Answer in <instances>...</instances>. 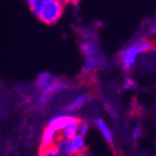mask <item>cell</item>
<instances>
[{
    "mask_svg": "<svg viewBox=\"0 0 156 156\" xmlns=\"http://www.w3.org/2000/svg\"><path fill=\"white\" fill-rule=\"evenodd\" d=\"M59 138H60L59 133L54 131L52 129H50L49 127H46L44 130H43L42 135H41L39 152L54 148V146H55V144L57 143V141Z\"/></svg>",
    "mask_w": 156,
    "mask_h": 156,
    "instance_id": "4",
    "label": "cell"
},
{
    "mask_svg": "<svg viewBox=\"0 0 156 156\" xmlns=\"http://www.w3.org/2000/svg\"><path fill=\"white\" fill-rule=\"evenodd\" d=\"M55 79H56L55 76H52V74H50L49 72H46V71L41 72L37 76L36 81H35V86H36V89L39 92H42L46 89L47 86L50 85Z\"/></svg>",
    "mask_w": 156,
    "mask_h": 156,
    "instance_id": "10",
    "label": "cell"
},
{
    "mask_svg": "<svg viewBox=\"0 0 156 156\" xmlns=\"http://www.w3.org/2000/svg\"><path fill=\"white\" fill-rule=\"evenodd\" d=\"M92 96L90 94H86V93H83V94H80L78 96H76L72 101L65 107V114L67 115H73L74 112H76L78 110H80L82 107L85 106L90 101H91Z\"/></svg>",
    "mask_w": 156,
    "mask_h": 156,
    "instance_id": "5",
    "label": "cell"
},
{
    "mask_svg": "<svg viewBox=\"0 0 156 156\" xmlns=\"http://www.w3.org/2000/svg\"><path fill=\"white\" fill-rule=\"evenodd\" d=\"M69 150H70V153L73 156L80 155L82 153H85L86 152V141L85 136L81 134L74 135L72 139L69 140Z\"/></svg>",
    "mask_w": 156,
    "mask_h": 156,
    "instance_id": "7",
    "label": "cell"
},
{
    "mask_svg": "<svg viewBox=\"0 0 156 156\" xmlns=\"http://www.w3.org/2000/svg\"><path fill=\"white\" fill-rule=\"evenodd\" d=\"M143 37L135 39L134 42L131 43L130 45H128L127 47H125L119 54V62L120 66L122 68V70L129 71L131 70V68L135 65L136 60H138L139 56L141 55V43H142Z\"/></svg>",
    "mask_w": 156,
    "mask_h": 156,
    "instance_id": "2",
    "label": "cell"
},
{
    "mask_svg": "<svg viewBox=\"0 0 156 156\" xmlns=\"http://www.w3.org/2000/svg\"><path fill=\"white\" fill-rule=\"evenodd\" d=\"M156 44L154 41L152 39H148V38H144L142 39V43H141V47H140V50H141V54H145V52H150L152 50L155 49Z\"/></svg>",
    "mask_w": 156,
    "mask_h": 156,
    "instance_id": "14",
    "label": "cell"
},
{
    "mask_svg": "<svg viewBox=\"0 0 156 156\" xmlns=\"http://www.w3.org/2000/svg\"><path fill=\"white\" fill-rule=\"evenodd\" d=\"M68 83H66L65 81L60 80V79H55L52 81V83L50 85H48L44 91L41 92L38 99H37V104L39 107H46L49 104L51 97L55 95L56 93L60 91H63L65 89L68 87Z\"/></svg>",
    "mask_w": 156,
    "mask_h": 156,
    "instance_id": "3",
    "label": "cell"
},
{
    "mask_svg": "<svg viewBox=\"0 0 156 156\" xmlns=\"http://www.w3.org/2000/svg\"><path fill=\"white\" fill-rule=\"evenodd\" d=\"M54 148L56 151V156H73L69 150V140L68 139L60 136Z\"/></svg>",
    "mask_w": 156,
    "mask_h": 156,
    "instance_id": "11",
    "label": "cell"
},
{
    "mask_svg": "<svg viewBox=\"0 0 156 156\" xmlns=\"http://www.w3.org/2000/svg\"><path fill=\"white\" fill-rule=\"evenodd\" d=\"M26 3H27V7L30 8L31 12L35 16H37L39 9H41V5H42V0H27Z\"/></svg>",
    "mask_w": 156,
    "mask_h": 156,
    "instance_id": "16",
    "label": "cell"
},
{
    "mask_svg": "<svg viewBox=\"0 0 156 156\" xmlns=\"http://www.w3.org/2000/svg\"><path fill=\"white\" fill-rule=\"evenodd\" d=\"M38 156H56L55 148H50V150H46V151H41Z\"/></svg>",
    "mask_w": 156,
    "mask_h": 156,
    "instance_id": "18",
    "label": "cell"
},
{
    "mask_svg": "<svg viewBox=\"0 0 156 156\" xmlns=\"http://www.w3.org/2000/svg\"><path fill=\"white\" fill-rule=\"evenodd\" d=\"M143 135V127L140 122H136L132 127V130H131V138L133 141H139Z\"/></svg>",
    "mask_w": 156,
    "mask_h": 156,
    "instance_id": "15",
    "label": "cell"
},
{
    "mask_svg": "<svg viewBox=\"0 0 156 156\" xmlns=\"http://www.w3.org/2000/svg\"><path fill=\"white\" fill-rule=\"evenodd\" d=\"M80 49L84 54L85 57H87V56H98L96 43L91 42L89 39L87 41H83V42L81 43Z\"/></svg>",
    "mask_w": 156,
    "mask_h": 156,
    "instance_id": "13",
    "label": "cell"
},
{
    "mask_svg": "<svg viewBox=\"0 0 156 156\" xmlns=\"http://www.w3.org/2000/svg\"><path fill=\"white\" fill-rule=\"evenodd\" d=\"M98 63H99L98 56H87V57H85L84 65H83V72L85 74L93 73L97 69V67H98Z\"/></svg>",
    "mask_w": 156,
    "mask_h": 156,
    "instance_id": "12",
    "label": "cell"
},
{
    "mask_svg": "<svg viewBox=\"0 0 156 156\" xmlns=\"http://www.w3.org/2000/svg\"><path fill=\"white\" fill-rule=\"evenodd\" d=\"M90 128H91V122L86 119H81L80 125H79V134L85 136L87 134V132L90 131Z\"/></svg>",
    "mask_w": 156,
    "mask_h": 156,
    "instance_id": "17",
    "label": "cell"
},
{
    "mask_svg": "<svg viewBox=\"0 0 156 156\" xmlns=\"http://www.w3.org/2000/svg\"><path fill=\"white\" fill-rule=\"evenodd\" d=\"M65 11V2L60 0H42L37 18L47 25H52L59 21Z\"/></svg>",
    "mask_w": 156,
    "mask_h": 156,
    "instance_id": "1",
    "label": "cell"
},
{
    "mask_svg": "<svg viewBox=\"0 0 156 156\" xmlns=\"http://www.w3.org/2000/svg\"><path fill=\"white\" fill-rule=\"evenodd\" d=\"M123 85H126L125 86L126 89H134V87H136V84H135V82L131 80V79H126Z\"/></svg>",
    "mask_w": 156,
    "mask_h": 156,
    "instance_id": "19",
    "label": "cell"
},
{
    "mask_svg": "<svg viewBox=\"0 0 156 156\" xmlns=\"http://www.w3.org/2000/svg\"><path fill=\"white\" fill-rule=\"evenodd\" d=\"M73 116L74 115H67V114L56 115V116H54V117H51L49 119L47 127H49L54 131L60 133L65 129L66 126L70 122L71 119L73 118Z\"/></svg>",
    "mask_w": 156,
    "mask_h": 156,
    "instance_id": "6",
    "label": "cell"
},
{
    "mask_svg": "<svg viewBox=\"0 0 156 156\" xmlns=\"http://www.w3.org/2000/svg\"><path fill=\"white\" fill-rule=\"evenodd\" d=\"M80 121H81V118L76 117V116H73L71 121L66 126L65 129L59 133V135L61 138L68 139V140L72 139L74 135H76L79 133V125H80Z\"/></svg>",
    "mask_w": 156,
    "mask_h": 156,
    "instance_id": "9",
    "label": "cell"
},
{
    "mask_svg": "<svg viewBox=\"0 0 156 156\" xmlns=\"http://www.w3.org/2000/svg\"><path fill=\"white\" fill-rule=\"evenodd\" d=\"M150 34L151 35H156V19L154 20V22L152 23V25H151V27H150Z\"/></svg>",
    "mask_w": 156,
    "mask_h": 156,
    "instance_id": "20",
    "label": "cell"
},
{
    "mask_svg": "<svg viewBox=\"0 0 156 156\" xmlns=\"http://www.w3.org/2000/svg\"><path fill=\"white\" fill-rule=\"evenodd\" d=\"M93 125L99 131V133L103 135V138L105 139V141H106L107 143L109 144L114 143V140H115L114 133H112L108 123L106 122V120L101 119V118H97V119H95L93 121Z\"/></svg>",
    "mask_w": 156,
    "mask_h": 156,
    "instance_id": "8",
    "label": "cell"
},
{
    "mask_svg": "<svg viewBox=\"0 0 156 156\" xmlns=\"http://www.w3.org/2000/svg\"><path fill=\"white\" fill-rule=\"evenodd\" d=\"M76 156H90V155L85 152V153H82V154H80V155H76Z\"/></svg>",
    "mask_w": 156,
    "mask_h": 156,
    "instance_id": "21",
    "label": "cell"
}]
</instances>
